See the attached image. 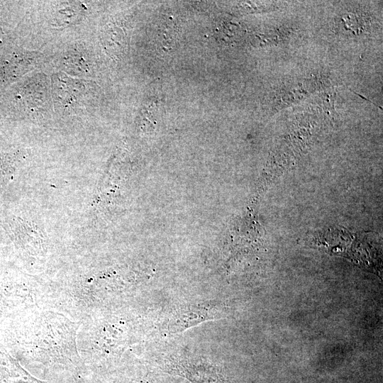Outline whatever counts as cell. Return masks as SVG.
Returning a JSON list of instances; mask_svg holds the SVG:
<instances>
[{"label":"cell","instance_id":"1","mask_svg":"<svg viewBox=\"0 0 383 383\" xmlns=\"http://www.w3.org/2000/svg\"><path fill=\"white\" fill-rule=\"evenodd\" d=\"M77 10L73 9L60 10L58 11V14H56L55 20L57 21L60 24H65L66 23H67V17H69L70 21L72 22L77 18Z\"/></svg>","mask_w":383,"mask_h":383},{"label":"cell","instance_id":"2","mask_svg":"<svg viewBox=\"0 0 383 383\" xmlns=\"http://www.w3.org/2000/svg\"><path fill=\"white\" fill-rule=\"evenodd\" d=\"M184 314H185V315H187V316H192V315L189 313V312L184 313ZM194 316H195V317H196V316L198 317V316H201V315H199V316L198 314L194 313ZM192 320H194V318H191V320L189 321V326H191V323H190L192 322Z\"/></svg>","mask_w":383,"mask_h":383}]
</instances>
